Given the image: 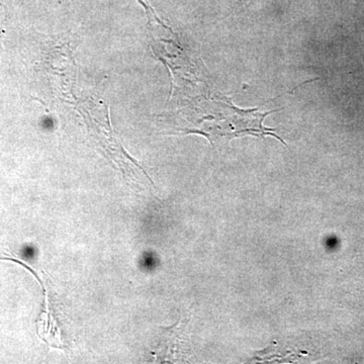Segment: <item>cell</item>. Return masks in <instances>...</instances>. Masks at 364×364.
<instances>
[{
	"label": "cell",
	"mask_w": 364,
	"mask_h": 364,
	"mask_svg": "<svg viewBox=\"0 0 364 364\" xmlns=\"http://www.w3.org/2000/svg\"><path fill=\"white\" fill-rule=\"evenodd\" d=\"M177 325L170 329H163L160 343L158 345L155 355L161 363H169L176 360V354L178 353L179 343L182 342L179 337V330Z\"/></svg>",
	"instance_id": "obj_3"
},
{
	"label": "cell",
	"mask_w": 364,
	"mask_h": 364,
	"mask_svg": "<svg viewBox=\"0 0 364 364\" xmlns=\"http://www.w3.org/2000/svg\"><path fill=\"white\" fill-rule=\"evenodd\" d=\"M37 279L42 284L45 294L44 311H43L42 317H41V321H44V325L42 328L43 331L41 332V337L50 346L54 347V348L64 349L65 348V343L63 342L61 327L59 324L55 298H52L51 289L46 286L45 282L40 279L39 277H37Z\"/></svg>",
	"instance_id": "obj_2"
},
{
	"label": "cell",
	"mask_w": 364,
	"mask_h": 364,
	"mask_svg": "<svg viewBox=\"0 0 364 364\" xmlns=\"http://www.w3.org/2000/svg\"><path fill=\"white\" fill-rule=\"evenodd\" d=\"M79 112L85 117L93 140L104 150L105 155L111 158L123 172L124 178L138 184V169L142 167L130 157L123 146L117 140L109 123V111L102 102L85 100L79 105Z\"/></svg>",
	"instance_id": "obj_1"
}]
</instances>
